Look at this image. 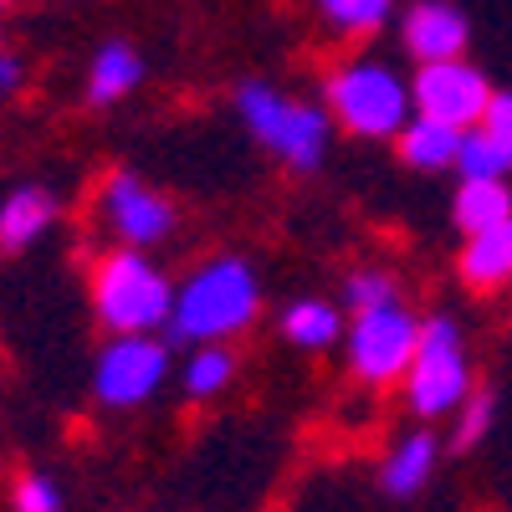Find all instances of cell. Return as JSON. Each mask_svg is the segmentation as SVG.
I'll list each match as a JSON object with an SVG mask.
<instances>
[{
  "instance_id": "obj_1",
  "label": "cell",
  "mask_w": 512,
  "mask_h": 512,
  "mask_svg": "<svg viewBox=\"0 0 512 512\" xmlns=\"http://www.w3.org/2000/svg\"><path fill=\"white\" fill-rule=\"evenodd\" d=\"M267 318V287L246 251H210L175 282V308H169V344L200 349V344H241V338Z\"/></svg>"
},
{
  "instance_id": "obj_2",
  "label": "cell",
  "mask_w": 512,
  "mask_h": 512,
  "mask_svg": "<svg viewBox=\"0 0 512 512\" xmlns=\"http://www.w3.org/2000/svg\"><path fill=\"white\" fill-rule=\"evenodd\" d=\"M231 113L246 128V139L297 180L318 175L333 154V139H338L323 98L292 93L272 77H241L231 88Z\"/></svg>"
},
{
  "instance_id": "obj_3",
  "label": "cell",
  "mask_w": 512,
  "mask_h": 512,
  "mask_svg": "<svg viewBox=\"0 0 512 512\" xmlns=\"http://www.w3.org/2000/svg\"><path fill=\"white\" fill-rule=\"evenodd\" d=\"M318 98L333 128L354 144H395V134L415 118L410 72H400L379 52H344L318 82Z\"/></svg>"
},
{
  "instance_id": "obj_4",
  "label": "cell",
  "mask_w": 512,
  "mask_h": 512,
  "mask_svg": "<svg viewBox=\"0 0 512 512\" xmlns=\"http://www.w3.org/2000/svg\"><path fill=\"white\" fill-rule=\"evenodd\" d=\"M175 282L154 251L103 246L88 262V303L103 333H164L175 308Z\"/></svg>"
},
{
  "instance_id": "obj_5",
  "label": "cell",
  "mask_w": 512,
  "mask_h": 512,
  "mask_svg": "<svg viewBox=\"0 0 512 512\" xmlns=\"http://www.w3.org/2000/svg\"><path fill=\"white\" fill-rule=\"evenodd\" d=\"M482 384L477 374V354H472V333L466 323L446 308L425 313V328H420V349L400 379V405L410 420H425V425H446L466 395Z\"/></svg>"
},
{
  "instance_id": "obj_6",
  "label": "cell",
  "mask_w": 512,
  "mask_h": 512,
  "mask_svg": "<svg viewBox=\"0 0 512 512\" xmlns=\"http://www.w3.org/2000/svg\"><path fill=\"white\" fill-rule=\"evenodd\" d=\"M425 313L410 303V292L379 297V303L349 308V333H344V374L359 384L364 395H390L420 349Z\"/></svg>"
},
{
  "instance_id": "obj_7",
  "label": "cell",
  "mask_w": 512,
  "mask_h": 512,
  "mask_svg": "<svg viewBox=\"0 0 512 512\" xmlns=\"http://www.w3.org/2000/svg\"><path fill=\"white\" fill-rule=\"evenodd\" d=\"M175 369L180 359H175L169 333H103L88 390L103 410L134 415V410H149L175 384Z\"/></svg>"
},
{
  "instance_id": "obj_8",
  "label": "cell",
  "mask_w": 512,
  "mask_h": 512,
  "mask_svg": "<svg viewBox=\"0 0 512 512\" xmlns=\"http://www.w3.org/2000/svg\"><path fill=\"white\" fill-rule=\"evenodd\" d=\"M93 226L108 246H139L159 251L180 236V205L169 190H159L139 169H108L93 190Z\"/></svg>"
},
{
  "instance_id": "obj_9",
  "label": "cell",
  "mask_w": 512,
  "mask_h": 512,
  "mask_svg": "<svg viewBox=\"0 0 512 512\" xmlns=\"http://www.w3.org/2000/svg\"><path fill=\"white\" fill-rule=\"evenodd\" d=\"M410 88H415V113L436 118V123H451V128H477L487 103H492V77L477 67V62H425L410 72Z\"/></svg>"
},
{
  "instance_id": "obj_10",
  "label": "cell",
  "mask_w": 512,
  "mask_h": 512,
  "mask_svg": "<svg viewBox=\"0 0 512 512\" xmlns=\"http://www.w3.org/2000/svg\"><path fill=\"white\" fill-rule=\"evenodd\" d=\"M446 456H451L446 431H436V425H425V420H410L405 431H395L384 441V451L374 461V482L390 502H415L436 487Z\"/></svg>"
},
{
  "instance_id": "obj_11",
  "label": "cell",
  "mask_w": 512,
  "mask_h": 512,
  "mask_svg": "<svg viewBox=\"0 0 512 512\" xmlns=\"http://www.w3.org/2000/svg\"><path fill=\"white\" fill-rule=\"evenodd\" d=\"M395 21H400V52L415 67L456 62L472 52V21H466L456 0H410Z\"/></svg>"
},
{
  "instance_id": "obj_12",
  "label": "cell",
  "mask_w": 512,
  "mask_h": 512,
  "mask_svg": "<svg viewBox=\"0 0 512 512\" xmlns=\"http://www.w3.org/2000/svg\"><path fill=\"white\" fill-rule=\"evenodd\" d=\"M344 333H349V308L328 292H297L277 308V338L303 359L338 354L344 349Z\"/></svg>"
},
{
  "instance_id": "obj_13",
  "label": "cell",
  "mask_w": 512,
  "mask_h": 512,
  "mask_svg": "<svg viewBox=\"0 0 512 512\" xmlns=\"http://www.w3.org/2000/svg\"><path fill=\"white\" fill-rule=\"evenodd\" d=\"M57 221H62L57 190L36 185V180L6 190V195H0V251H6V256L31 251L36 241H47L57 231Z\"/></svg>"
},
{
  "instance_id": "obj_14",
  "label": "cell",
  "mask_w": 512,
  "mask_h": 512,
  "mask_svg": "<svg viewBox=\"0 0 512 512\" xmlns=\"http://www.w3.org/2000/svg\"><path fill=\"white\" fill-rule=\"evenodd\" d=\"M456 282L472 297H492L512 287V221L461 236L456 246Z\"/></svg>"
},
{
  "instance_id": "obj_15",
  "label": "cell",
  "mask_w": 512,
  "mask_h": 512,
  "mask_svg": "<svg viewBox=\"0 0 512 512\" xmlns=\"http://www.w3.org/2000/svg\"><path fill=\"white\" fill-rule=\"evenodd\" d=\"M241 384V349L236 344H200L185 349L175 369V390L185 405H216Z\"/></svg>"
},
{
  "instance_id": "obj_16",
  "label": "cell",
  "mask_w": 512,
  "mask_h": 512,
  "mask_svg": "<svg viewBox=\"0 0 512 512\" xmlns=\"http://www.w3.org/2000/svg\"><path fill=\"white\" fill-rule=\"evenodd\" d=\"M149 77V62L134 41H103L88 62V82H82V98L88 108H118L123 98H134Z\"/></svg>"
},
{
  "instance_id": "obj_17",
  "label": "cell",
  "mask_w": 512,
  "mask_h": 512,
  "mask_svg": "<svg viewBox=\"0 0 512 512\" xmlns=\"http://www.w3.org/2000/svg\"><path fill=\"white\" fill-rule=\"evenodd\" d=\"M461 128H451V123H436V118H425V113H415L400 134H395V159L405 164V169H415V175H456V154H461Z\"/></svg>"
},
{
  "instance_id": "obj_18",
  "label": "cell",
  "mask_w": 512,
  "mask_h": 512,
  "mask_svg": "<svg viewBox=\"0 0 512 512\" xmlns=\"http://www.w3.org/2000/svg\"><path fill=\"white\" fill-rule=\"evenodd\" d=\"M502 221H512V180H456V190H451L456 236H472V231H487Z\"/></svg>"
},
{
  "instance_id": "obj_19",
  "label": "cell",
  "mask_w": 512,
  "mask_h": 512,
  "mask_svg": "<svg viewBox=\"0 0 512 512\" xmlns=\"http://www.w3.org/2000/svg\"><path fill=\"white\" fill-rule=\"evenodd\" d=\"M313 16L323 21V31L333 41L364 47V41H374L400 11H395V0H313Z\"/></svg>"
},
{
  "instance_id": "obj_20",
  "label": "cell",
  "mask_w": 512,
  "mask_h": 512,
  "mask_svg": "<svg viewBox=\"0 0 512 512\" xmlns=\"http://www.w3.org/2000/svg\"><path fill=\"white\" fill-rule=\"evenodd\" d=\"M497 415H502V400L497 390H487V384H477L472 395H466V405L446 420V441L451 451H477L492 431H497Z\"/></svg>"
},
{
  "instance_id": "obj_21",
  "label": "cell",
  "mask_w": 512,
  "mask_h": 512,
  "mask_svg": "<svg viewBox=\"0 0 512 512\" xmlns=\"http://www.w3.org/2000/svg\"><path fill=\"white\" fill-rule=\"evenodd\" d=\"M456 180H512V154L492 144L482 128H466L461 154H456Z\"/></svg>"
},
{
  "instance_id": "obj_22",
  "label": "cell",
  "mask_w": 512,
  "mask_h": 512,
  "mask_svg": "<svg viewBox=\"0 0 512 512\" xmlns=\"http://www.w3.org/2000/svg\"><path fill=\"white\" fill-rule=\"evenodd\" d=\"M11 512H67V492L47 472H21L11 482Z\"/></svg>"
},
{
  "instance_id": "obj_23",
  "label": "cell",
  "mask_w": 512,
  "mask_h": 512,
  "mask_svg": "<svg viewBox=\"0 0 512 512\" xmlns=\"http://www.w3.org/2000/svg\"><path fill=\"white\" fill-rule=\"evenodd\" d=\"M477 128H482L492 144H502V149L512 154V88H497V93H492V103H487V113H482Z\"/></svg>"
},
{
  "instance_id": "obj_24",
  "label": "cell",
  "mask_w": 512,
  "mask_h": 512,
  "mask_svg": "<svg viewBox=\"0 0 512 512\" xmlns=\"http://www.w3.org/2000/svg\"><path fill=\"white\" fill-rule=\"evenodd\" d=\"M21 88H26V62L0 47V98H16Z\"/></svg>"
},
{
  "instance_id": "obj_25",
  "label": "cell",
  "mask_w": 512,
  "mask_h": 512,
  "mask_svg": "<svg viewBox=\"0 0 512 512\" xmlns=\"http://www.w3.org/2000/svg\"><path fill=\"white\" fill-rule=\"evenodd\" d=\"M0 6H6V0H0Z\"/></svg>"
}]
</instances>
